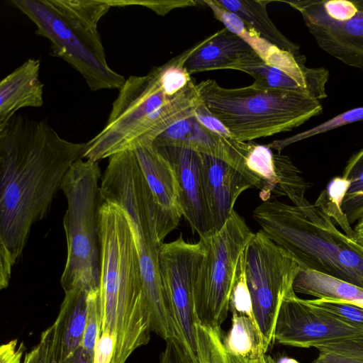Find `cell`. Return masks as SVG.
<instances>
[{
    "instance_id": "15",
    "label": "cell",
    "mask_w": 363,
    "mask_h": 363,
    "mask_svg": "<svg viewBox=\"0 0 363 363\" xmlns=\"http://www.w3.org/2000/svg\"><path fill=\"white\" fill-rule=\"evenodd\" d=\"M155 147L169 162L174 171L182 216L194 233L201 239L206 238L213 231L203 192L201 154L182 147Z\"/></svg>"
},
{
    "instance_id": "24",
    "label": "cell",
    "mask_w": 363,
    "mask_h": 363,
    "mask_svg": "<svg viewBox=\"0 0 363 363\" xmlns=\"http://www.w3.org/2000/svg\"><path fill=\"white\" fill-rule=\"evenodd\" d=\"M237 70L251 75L255 87L294 91L313 99L309 88L286 72L264 62L256 53L245 60Z\"/></svg>"
},
{
    "instance_id": "4",
    "label": "cell",
    "mask_w": 363,
    "mask_h": 363,
    "mask_svg": "<svg viewBox=\"0 0 363 363\" xmlns=\"http://www.w3.org/2000/svg\"><path fill=\"white\" fill-rule=\"evenodd\" d=\"M192 80L172 97L166 94L157 67L130 76L119 89L104 128L85 143L82 159L99 162L155 138L174 123L194 115L201 104Z\"/></svg>"
},
{
    "instance_id": "38",
    "label": "cell",
    "mask_w": 363,
    "mask_h": 363,
    "mask_svg": "<svg viewBox=\"0 0 363 363\" xmlns=\"http://www.w3.org/2000/svg\"><path fill=\"white\" fill-rule=\"evenodd\" d=\"M194 116L207 130L225 138H233L230 130L201 103L194 111Z\"/></svg>"
},
{
    "instance_id": "36",
    "label": "cell",
    "mask_w": 363,
    "mask_h": 363,
    "mask_svg": "<svg viewBox=\"0 0 363 363\" xmlns=\"http://www.w3.org/2000/svg\"><path fill=\"white\" fill-rule=\"evenodd\" d=\"M166 341L160 363H196L186 345L176 337Z\"/></svg>"
},
{
    "instance_id": "1",
    "label": "cell",
    "mask_w": 363,
    "mask_h": 363,
    "mask_svg": "<svg viewBox=\"0 0 363 363\" xmlns=\"http://www.w3.org/2000/svg\"><path fill=\"white\" fill-rule=\"evenodd\" d=\"M84 145L64 139L43 120L15 115L0 128L1 289Z\"/></svg>"
},
{
    "instance_id": "20",
    "label": "cell",
    "mask_w": 363,
    "mask_h": 363,
    "mask_svg": "<svg viewBox=\"0 0 363 363\" xmlns=\"http://www.w3.org/2000/svg\"><path fill=\"white\" fill-rule=\"evenodd\" d=\"M40 62L30 58L0 82V128L23 108L43 104V84L40 76Z\"/></svg>"
},
{
    "instance_id": "12",
    "label": "cell",
    "mask_w": 363,
    "mask_h": 363,
    "mask_svg": "<svg viewBox=\"0 0 363 363\" xmlns=\"http://www.w3.org/2000/svg\"><path fill=\"white\" fill-rule=\"evenodd\" d=\"M204 253L201 240L189 242L182 235L174 241L163 242L160 252V275L168 308L196 363H199L196 326L200 323L195 311L194 286Z\"/></svg>"
},
{
    "instance_id": "37",
    "label": "cell",
    "mask_w": 363,
    "mask_h": 363,
    "mask_svg": "<svg viewBox=\"0 0 363 363\" xmlns=\"http://www.w3.org/2000/svg\"><path fill=\"white\" fill-rule=\"evenodd\" d=\"M116 336L101 331L95 346L92 363H114Z\"/></svg>"
},
{
    "instance_id": "43",
    "label": "cell",
    "mask_w": 363,
    "mask_h": 363,
    "mask_svg": "<svg viewBox=\"0 0 363 363\" xmlns=\"http://www.w3.org/2000/svg\"><path fill=\"white\" fill-rule=\"evenodd\" d=\"M276 363H299L297 360L294 358L283 357L278 359Z\"/></svg>"
},
{
    "instance_id": "30",
    "label": "cell",
    "mask_w": 363,
    "mask_h": 363,
    "mask_svg": "<svg viewBox=\"0 0 363 363\" xmlns=\"http://www.w3.org/2000/svg\"><path fill=\"white\" fill-rule=\"evenodd\" d=\"M312 363H363V337L349 338L317 345Z\"/></svg>"
},
{
    "instance_id": "41",
    "label": "cell",
    "mask_w": 363,
    "mask_h": 363,
    "mask_svg": "<svg viewBox=\"0 0 363 363\" xmlns=\"http://www.w3.org/2000/svg\"><path fill=\"white\" fill-rule=\"evenodd\" d=\"M353 229L356 241L363 247V213Z\"/></svg>"
},
{
    "instance_id": "40",
    "label": "cell",
    "mask_w": 363,
    "mask_h": 363,
    "mask_svg": "<svg viewBox=\"0 0 363 363\" xmlns=\"http://www.w3.org/2000/svg\"><path fill=\"white\" fill-rule=\"evenodd\" d=\"M93 359L86 353L81 346L69 358L62 363H92Z\"/></svg>"
},
{
    "instance_id": "18",
    "label": "cell",
    "mask_w": 363,
    "mask_h": 363,
    "mask_svg": "<svg viewBox=\"0 0 363 363\" xmlns=\"http://www.w3.org/2000/svg\"><path fill=\"white\" fill-rule=\"evenodd\" d=\"M153 145L155 147H182L215 157L230 164L247 177L244 142L225 138L211 132L194 115L172 124L155 138Z\"/></svg>"
},
{
    "instance_id": "39",
    "label": "cell",
    "mask_w": 363,
    "mask_h": 363,
    "mask_svg": "<svg viewBox=\"0 0 363 363\" xmlns=\"http://www.w3.org/2000/svg\"><path fill=\"white\" fill-rule=\"evenodd\" d=\"M25 350L23 342L18 344L17 340L3 344L0 348V363H21Z\"/></svg>"
},
{
    "instance_id": "17",
    "label": "cell",
    "mask_w": 363,
    "mask_h": 363,
    "mask_svg": "<svg viewBox=\"0 0 363 363\" xmlns=\"http://www.w3.org/2000/svg\"><path fill=\"white\" fill-rule=\"evenodd\" d=\"M201 171L206 206L215 233L229 219L240 195L253 186L230 164L210 155L201 154Z\"/></svg>"
},
{
    "instance_id": "6",
    "label": "cell",
    "mask_w": 363,
    "mask_h": 363,
    "mask_svg": "<svg viewBox=\"0 0 363 363\" xmlns=\"http://www.w3.org/2000/svg\"><path fill=\"white\" fill-rule=\"evenodd\" d=\"M51 43L52 55L82 74L92 91L119 89L125 77L108 65L98 30L111 8L108 0H9Z\"/></svg>"
},
{
    "instance_id": "11",
    "label": "cell",
    "mask_w": 363,
    "mask_h": 363,
    "mask_svg": "<svg viewBox=\"0 0 363 363\" xmlns=\"http://www.w3.org/2000/svg\"><path fill=\"white\" fill-rule=\"evenodd\" d=\"M283 2L301 13L323 51L348 66L363 69V0Z\"/></svg>"
},
{
    "instance_id": "35",
    "label": "cell",
    "mask_w": 363,
    "mask_h": 363,
    "mask_svg": "<svg viewBox=\"0 0 363 363\" xmlns=\"http://www.w3.org/2000/svg\"><path fill=\"white\" fill-rule=\"evenodd\" d=\"M110 6H127L139 5L147 7L157 14L164 16L171 10L186 6H194L199 4V1H130V0H108Z\"/></svg>"
},
{
    "instance_id": "29",
    "label": "cell",
    "mask_w": 363,
    "mask_h": 363,
    "mask_svg": "<svg viewBox=\"0 0 363 363\" xmlns=\"http://www.w3.org/2000/svg\"><path fill=\"white\" fill-rule=\"evenodd\" d=\"M200 43L201 41L183 51L165 64L157 67L160 84L167 96H174L193 80L185 69L184 63Z\"/></svg>"
},
{
    "instance_id": "21",
    "label": "cell",
    "mask_w": 363,
    "mask_h": 363,
    "mask_svg": "<svg viewBox=\"0 0 363 363\" xmlns=\"http://www.w3.org/2000/svg\"><path fill=\"white\" fill-rule=\"evenodd\" d=\"M89 292L83 289H77L65 293L59 314L54 323L62 362L82 346L86 326Z\"/></svg>"
},
{
    "instance_id": "10",
    "label": "cell",
    "mask_w": 363,
    "mask_h": 363,
    "mask_svg": "<svg viewBox=\"0 0 363 363\" xmlns=\"http://www.w3.org/2000/svg\"><path fill=\"white\" fill-rule=\"evenodd\" d=\"M243 254L254 316L267 351L274 342L276 320L283 298L293 289L301 266L262 230L254 233Z\"/></svg>"
},
{
    "instance_id": "5",
    "label": "cell",
    "mask_w": 363,
    "mask_h": 363,
    "mask_svg": "<svg viewBox=\"0 0 363 363\" xmlns=\"http://www.w3.org/2000/svg\"><path fill=\"white\" fill-rule=\"evenodd\" d=\"M101 177L104 201L121 207L126 215L140 262L143 288L150 319L151 331L164 340L180 339L165 298L160 269L163 243L158 236L155 210L133 150L111 156Z\"/></svg>"
},
{
    "instance_id": "42",
    "label": "cell",
    "mask_w": 363,
    "mask_h": 363,
    "mask_svg": "<svg viewBox=\"0 0 363 363\" xmlns=\"http://www.w3.org/2000/svg\"><path fill=\"white\" fill-rule=\"evenodd\" d=\"M38 347H33L29 352L26 353L23 363H38Z\"/></svg>"
},
{
    "instance_id": "14",
    "label": "cell",
    "mask_w": 363,
    "mask_h": 363,
    "mask_svg": "<svg viewBox=\"0 0 363 363\" xmlns=\"http://www.w3.org/2000/svg\"><path fill=\"white\" fill-rule=\"evenodd\" d=\"M244 164L247 179L260 190L263 202L287 196L297 206L303 201L310 184L285 155L274 153L267 145L245 142Z\"/></svg>"
},
{
    "instance_id": "7",
    "label": "cell",
    "mask_w": 363,
    "mask_h": 363,
    "mask_svg": "<svg viewBox=\"0 0 363 363\" xmlns=\"http://www.w3.org/2000/svg\"><path fill=\"white\" fill-rule=\"evenodd\" d=\"M196 86L201 102L239 142L289 131L323 111L320 101L294 91L252 84L228 89L213 79Z\"/></svg>"
},
{
    "instance_id": "9",
    "label": "cell",
    "mask_w": 363,
    "mask_h": 363,
    "mask_svg": "<svg viewBox=\"0 0 363 363\" xmlns=\"http://www.w3.org/2000/svg\"><path fill=\"white\" fill-rule=\"evenodd\" d=\"M245 219L235 210L225 225L200 240L205 253L194 286L199 323L220 329L230 311V296L240 255L253 236Z\"/></svg>"
},
{
    "instance_id": "16",
    "label": "cell",
    "mask_w": 363,
    "mask_h": 363,
    "mask_svg": "<svg viewBox=\"0 0 363 363\" xmlns=\"http://www.w3.org/2000/svg\"><path fill=\"white\" fill-rule=\"evenodd\" d=\"M133 151L153 204L157 234L163 242L177 228L182 217L174 171L153 143H140Z\"/></svg>"
},
{
    "instance_id": "2",
    "label": "cell",
    "mask_w": 363,
    "mask_h": 363,
    "mask_svg": "<svg viewBox=\"0 0 363 363\" xmlns=\"http://www.w3.org/2000/svg\"><path fill=\"white\" fill-rule=\"evenodd\" d=\"M101 331L116 336L114 363H125L150 338V319L131 229L123 210L104 201L99 211Z\"/></svg>"
},
{
    "instance_id": "28",
    "label": "cell",
    "mask_w": 363,
    "mask_h": 363,
    "mask_svg": "<svg viewBox=\"0 0 363 363\" xmlns=\"http://www.w3.org/2000/svg\"><path fill=\"white\" fill-rule=\"evenodd\" d=\"M349 186L350 182L344 177L333 178L326 189L321 191L315 205L323 209L330 218L335 219L346 235L356 240L354 230L342 209V201Z\"/></svg>"
},
{
    "instance_id": "31",
    "label": "cell",
    "mask_w": 363,
    "mask_h": 363,
    "mask_svg": "<svg viewBox=\"0 0 363 363\" xmlns=\"http://www.w3.org/2000/svg\"><path fill=\"white\" fill-rule=\"evenodd\" d=\"M361 121H363V106L346 111L313 128L288 138L275 140L268 143L267 145L277 150L278 153H281L285 147L291 144Z\"/></svg>"
},
{
    "instance_id": "26",
    "label": "cell",
    "mask_w": 363,
    "mask_h": 363,
    "mask_svg": "<svg viewBox=\"0 0 363 363\" xmlns=\"http://www.w3.org/2000/svg\"><path fill=\"white\" fill-rule=\"evenodd\" d=\"M220 329L198 324L196 326L199 363H276L269 354L245 358L230 353L225 347Z\"/></svg>"
},
{
    "instance_id": "33",
    "label": "cell",
    "mask_w": 363,
    "mask_h": 363,
    "mask_svg": "<svg viewBox=\"0 0 363 363\" xmlns=\"http://www.w3.org/2000/svg\"><path fill=\"white\" fill-rule=\"evenodd\" d=\"M315 306L335 315L350 325L363 329V308L354 304L329 300L308 299Z\"/></svg>"
},
{
    "instance_id": "22",
    "label": "cell",
    "mask_w": 363,
    "mask_h": 363,
    "mask_svg": "<svg viewBox=\"0 0 363 363\" xmlns=\"http://www.w3.org/2000/svg\"><path fill=\"white\" fill-rule=\"evenodd\" d=\"M295 293L354 304L363 308V288L342 279L300 268L293 283Z\"/></svg>"
},
{
    "instance_id": "19",
    "label": "cell",
    "mask_w": 363,
    "mask_h": 363,
    "mask_svg": "<svg viewBox=\"0 0 363 363\" xmlns=\"http://www.w3.org/2000/svg\"><path fill=\"white\" fill-rule=\"evenodd\" d=\"M255 54L239 36L224 28L201 40L184 67L190 75L215 69H235Z\"/></svg>"
},
{
    "instance_id": "3",
    "label": "cell",
    "mask_w": 363,
    "mask_h": 363,
    "mask_svg": "<svg viewBox=\"0 0 363 363\" xmlns=\"http://www.w3.org/2000/svg\"><path fill=\"white\" fill-rule=\"evenodd\" d=\"M253 219L301 267L363 288V247L340 232L323 209L301 210L278 200L257 206Z\"/></svg>"
},
{
    "instance_id": "27",
    "label": "cell",
    "mask_w": 363,
    "mask_h": 363,
    "mask_svg": "<svg viewBox=\"0 0 363 363\" xmlns=\"http://www.w3.org/2000/svg\"><path fill=\"white\" fill-rule=\"evenodd\" d=\"M342 177L350 182L342 209L351 225L363 213V147L348 160Z\"/></svg>"
},
{
    "instance_id": "8",
    "label": "cell",
    "mask_w": 363,
    "mask_h": 363,
    "mask_svg": "<svg viewBox=\"0 0 363 363\" xmlns=\"http://www.w3.org/2000/svg\"><path fill=\"white\" fill-rule=\"evenodd\" d=\"M99 162L77 160L65 174L61 189L67 208L63 218L67 259L60 283L65 293L99 289V211L104 200Z\"/></svg>"
},
{
    "instance_id": "23",
    "label": "cell",
    "mask_w": 363,
    "mask_h": 363,
    "mask_svg": "<svg viewBox=\"0 0 363 363\" xmlns=\"http://www.w3.org/2000/svg\"><path fill=\"white\" fill-rule=\"evenodd\" d=\"M227 10L238 16L250 28L261 37L280 49L296 56L300 53V46L287 38L274 24L267 11V0H217Z\"/></svg>"
},
{
    "instance_id": "34",
    "label": "cell",
    "mask_w": 363,
    "mask_h": 363,
    "mask_svg": "<svg viewBox=\"0 0 363 363\" xmlns=\"http://www.w3.org/2000/svg\"><path fill=\"white\" fill-rule=\"evenodd\" d=\"M38 347V363H62L60 345L54 323L41 333Z\"/></svg>"
},
{
    "instance_id": "13",
    "label": "cell",
    "mask_w": 363,
    "mask_h": 363,
    "mask_svg": "<svg viewBox=\"0 0 363 363\" xmlns=\"http://www.w3.org/2000/svg\"><path fill=\"white\" fill-rule=\"evenodd\" d=\"M363 337V329L298 297L294 289L284 296L274 332V342L296 347H315L324 343Z\"/></svg>"
},
{
    "instance_id": "32",
    "label": "cell",
    "mask_w": 363,
    "mask_h": 363,
    "mask_svg": "<svg viewBox=\"0 0 363 363\" xmlns=\"http://www.w3.org/2000/svg\"><path fill=\"white\" fill-rule=\"evenodd\" d=\"M101 326L99 289L90 291L87 297V314L82 347L93 359Z\"/></svg>"
},
{
    "instance_id": "25",
    "label": "cell",
    "mask_w": 363,
    "mask_h": 363,
    "mask_svg": "<svg viewBox=\"0 0 363 363\" xmlns=\"http://www.w3.org/2000/svg\"><path fill=\"white\" fill-rule=\"evenodd\" d=\"M232 326L223 337L226 349L232 354L245 358L258 357L266 353L264 340L257 322L232 312Z\"/></svg>"
}]
</instances>
